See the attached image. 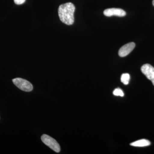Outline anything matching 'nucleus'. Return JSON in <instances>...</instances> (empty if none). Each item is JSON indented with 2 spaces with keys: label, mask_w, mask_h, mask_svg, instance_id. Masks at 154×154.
Returning a JSON list of instances; mask_svg holds the SVG:
<instances>
[{
  "label": "nucleus",
  "mask_w": 154,
  "mask_h": 154,
  "mask_svg": "<svg viewBox=\"0 0 154 154\" xmlns=\"http://www.w3.org/2000/svg\"><path fill=\"white\" fill-rule=\"evenodd\" d=\"M75 8L72 3H67L59 6L58 15L62 22L67 25H72L74 22Z\"/></svg>",
  "instance_id": "obj_1"
},
{
  "label": "nucleus",
  "mask_w": 154,
  "mask_h": 154,
  "mask_svg": "<svg viewBox=\"0 0 154 154\" xmlns=\"http://www.w3.org/2000/svg\"><path fill=\"white\" fill-rule=\"evenodd\" d=\"M41 140L43 143L48 146L54 152L57 153L60 152V146L57 141L51 137L47 134H43L42 136Z\"/></svg>",
  "instance_id": "obj_2"
},
{
  "label": "nucleus",
  "mask_w": 154,
  "mask_h": 154,
  "mask_svg": "<svg viewBox=\"0 0 154 154\" xmlns=\"http://www.w3.org/2000/svg\"><path fill=\"white\" fill-rule=\"evenodd\" d=\"M13 82L17 88L22 91L30 92L33 90V85L27 80L18 78L14 79Z\"/></svg>",
  "instance_id": "obj_3"
},
{
  "label": "nucleus",
  "mask_w": 154,
  "mask_h": 154,
  "mask_svg": "<svg viewBox=\"0 0 154 154\" xmlns=\"http://www.w3.org/2000/svg\"><path fill=\"white\" fill-rule=\"evenodd\" d=\"M141 71L148 79L151 81L154 86V67L149 64H145L141 68Z\"/></svg>",
  "instance_id": "obj_4"
},
{
  "label": "nucleus",
  "mask_w": 154,
  "mask_h": 154,
  "mask_svg": "<svg viewBox=\"0 0 154 154\" xmlns=\"http://www.w3.org/2000/svg\"><path fill=\"white\" fill-rule=\"evenodd\" d=\"M104 14L107 17L115 16L119 17H123L126 15V13L121 9L113 8L107 9L104 11Z\"/></svg>",
  "instance_id": "obj_5"
},
{
  "label": "nucleus",
  "mask_w": 154,
  "mask_h": 154,
  "mask_svg": "<svg viewBox=\"0 0 154 154\" xmlns=\"http://www.w3.org/2000/svg\"><path fill=\"white\" fill-rule=\"evenodd\" d=\"M135 47L133 42H129L122 46L119 51V55L121 57H124L129 54Z\"/></svg>",
  "instance_id": "obj_6"
},
{
  "label": "nucleus",
  "mask_w": 154,
  "mask_h": 154,
  "mask_svg": "<svg viewBox=\"0 0 154 154\" xmlns=\"http://www.w3.org/2000/svg\"><path fill=\"white\" fill-rule=\"evenodd\" d=\"M151 144L149 141L146 139H142L136 141L130 144L131 146L135 147H145Z\"/></svg>",
  "instance_id": "obj_7"
},
{
  "label": "nucleus",
  "mask_w": 154,
  "mask_h": 154,
  "mask_svg": "<svg viewBox=\"0 0 154 154\" xmlns=\"http://www.w3.org/2000/svg\"><path fill=\"white\" fill-rule=\"evenodd\" d=\"M130 76L129 74L124 73L121 75V81L125 85H128L129 82Z\"/></svg>",
  "instance_id": "obj_8"
},
{
  "label": "nucleus",
  "mask_w": 154,
  "mask_h": 154,
  "mask_svg": "<svg viewBox=\"0 0 154 154\" xmlns=\"http://www.w3.org/2000/svg\"><path fill=\"white\" fill-rule=\"evenodd\" d=\"M113 94L114 96H120L121 97H123L124 96V93L123 91L119 88H117L114 90L113 92Z\"/></svg>",
  "instance_id": "obj_9"
},
{
  "label": "nucleus",
  "mask_w": 154,
  "mask_h": 154,
  "mask_svg": "<svg viewBox=\"0 0 154 154\" xmlns=\"http://www.w3.org/2000/svg\"><path fill=\"white\" fill-rule=\"evenodd\" d=\"M26 0H14V2L16 5H21L24 4Z\"/></svg>",
  "instance_id": "obj_10"
},
{
  "label": "nucleus",
  "mask_w": 154,
  "mask_h": 154,
  "mask_svg": "<svg viewBox=\"0 0 154 154\" xmlns=\"http://www.w3.org/2000/svg\"><path fill=\"white\" fill-rule=\"evenodd\" d=\"M152 4L153 5V6H154V0H153Z\"/></svg>",
  "instance_id": "obj_11"
}]
</instances>
